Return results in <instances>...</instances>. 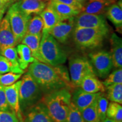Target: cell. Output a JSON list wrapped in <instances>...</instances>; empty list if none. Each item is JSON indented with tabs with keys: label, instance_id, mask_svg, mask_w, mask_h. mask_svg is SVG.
<instances>
[{
	"label": "cell",
	"instance_id": "obj_1",
	"mask_svg": "<svg viewBox=\"0 0 122 122\" xmlns=\"http://www.w3.org/2000/svg\"><path fill=\"white\" fill-rule=\"evenodd\" d=\"M28 68V72L44 94L63 88L71 91L75 88L67 69L63 65L51 66L36 61L30 63Z\"/></svg>",
	"mask_w": 122,
	"mask_h": 122
},
{
	"label": "cell",
	"instance_id": "obj_2",
	"mask_svg": "<svg viewBox=\"0 0 122 122\" xmlns=\"http://www.w3.org/2000/svg\"><path fill=\"white\" fill-rule=\"evenodd\" d=\"M41 101L45 105L54 122H66L71 102V91L67 88L44 94Z\"/></svg>",
	"mask_w": 122,
	"mask_h": 122
},
{
	"label": "cell",
	"instance_id": "obj_3",
	"mask_svg": "<svg viewBox=\"0 0 122 122\" xmlns=\"http://www.w3.org/2000/svg\"><path fill=\"white\" fill-rule=\"evenodd\" d=\"M109 33V28L97 29L75 27L72 32L73 40L82 49H94L102 45Z\"/></svg>",
	"mask_w": 122,
	"mask_h": 122
},
{
	"label": "cell",
	"instance_id": "obj_4",
	"mask_svg": "<svg viewBox=\"0 0 122 122\" xmlns=\"http://www.w3.org/2000/svg\"><path fill=\"white\" fill-rule=\"evenodd\" d=\"M40 53L44 63L51 66L63 65L66 62V53L58 42L49 33L42 34Z\"/></svg>",
	"mask_w": 122,
	"mask_h": 122
},
{
	"label": "cell",
	"instance_id": "obj_5",
	"mask_svg": "<svg viewBox=\"0 0 122 122\" xmlns=\"http://www.w3.org/2000/svg\"><path fill=\"white\" fill-rule=\"evenodd\" d=\"M19 93V105L22 112H25L40 101L43 96L39 85L28 72L21 80Z\"/></svg>",
	"mask_w": 122,
	"mask_h": 122
},
{
	"label": "cell",
	"instance_id": "obj_6",
	"mask_svg": "<svg viewBox=\"0 0 122 122\" xmlns=\"http://www.w3.org/2000/svg\"><path fill=\"white\" fill-rule=\"evenodd\" d=\"M6 16L16 42L19 44L26 34L27 26L31 16L21 11L16 3L10 6Z\"/></svg>",
	"mask_w": 122,
	"mask_h": 122
},
{
	"label": "cell",
	"instance_id": "obj_7",
	"mask_svg": "<svg viewBox=\"0 0 122 122\" xmlns=\"http://www.w3.org/2000/svg\"><path fill=\"white\" fill-rule=\"evenodd\" d=\"M68 65L70 80L74 87H79L82 80L86 75L95 74L90 61L84 57L72 58Z\"/></svg>",
	"mask_w": 122,
	"mask_h": 122
},
{
	"label": "cell",
	"instance_id": "obj_8",
	"mask_svg": "<svg viewBox=\"0 0 122 122\" xmlns=\"http://www.w3.org/2000/svg\"><path fill=\"white\" fill-rule=\"evenodd\" d=\"M88 56L95 74L101 78H106L114 67L110 53L101 50L91 53Z\"/></svg>",
	"mask_w": 122,
	"mask_h": 122
},
{
	"label": "cell",
	"instance_id": "obj_9",
	"mask_svg": "<svg viewBox=\"0 0 122 122\" xmlns=\"http://www.w3.org/2000/svg\"><path fill=\"white\" fill-rule=\"evenodd\" d=\"M75 27L107 29V24L102 15L80 13L74 18Z\"/></svg>",
	"mask_w": 122,
	"mask_h": 122
},
{
	"label": "cell",
	"instance_id": "obj_10",
	"mask_svg": "<svg viewBox=\"0 0 122 122\" xmlns=\"http://www.w3.org/2000/svg\"><path fill=\"white\" fill-rule=\"evenodd\" d=\"M74 18L60 20L49 33L59 43H65L67 41L75 28Z\"/></svg>",
	"mask_w": 122,
	"mask_h": 122
},
{
	"label": "cell",
	"instance_id": "obj_11",
	"mask_svg": "<svg viewBox=\"0 0 122 122\" xmlns=\"http://www.w3.org/2000/svg\"><path fill=\"white\" fill-rule=\"evenodd\" d=\"M21 80L17 81L9 86H4L7 102L10 109L15 112L19 120H23L22 112L19 105V88Z\"/></svg>",
	"mask_w": 122,
	"mask_h": 122
},
{
	"label": "cell",
	"instance_id": "obj_12",
	"mask_svg": "<svg viewBox=\"0 0 122 122\" xmlns=\"http://www.w3.org/2000/svg\"><path fill=\"white\" fill-rule=\"evenodd\" d=\"M101 93V92L90 93L79 87L74 90L72 94H71V102L79 111H81L94 103Z\"/></svg>",
	"mask_w": 122,
	"mask_h": 122
},
{
	"label": "cell",
	"instance_id": "obj_13",
	"mask_svg": "<svg viewBox=\"0 0 122 122\" xmlns=\"http://www.w3.org/2000/svg\"><path fill=\"white\" fill-rule=\"evenodd\" d=\"M25 113V122H54L41 101L27 110Z\"/></svg>",
	"mask_w": 122,
	"mask_h": 122
},
{
	"label": "cell",
	"instance_id": "obj_14",
	"mask_svg": "<svg viewBox=\"0 0 122 122\" xmlns=\"http://www.w3.org/2000/svg\"><path fill=\"white\" fill-rule=\"evenodd\" d=\"M17 45L8 18L6 15L0 22V51L7 47H15Z\"/></svg>",
	"mask_w": 122,
	"mask_h": 122
},
{
	"label": "cell",
	"instance_id": "obj_15",
	"mask_svg": "<svg viewBox=\"0 0 122 122\" xmlns=\"http://www.w3.org/2000/svg\"><path fill=\"white\" fill-rule=\"evenodd\" d=\"M47 4L56 12L61 20L75 17L81 12L80 8L54 0H49Z\"/></svg>",
	"mask_w": 122,
	"mask_h": 122
},
{
	"label": "cell",
	"instance_id": "obj_16",
	"mask_svg": "<svg viewBox=\"0 0 122 122\" xmlns=\"http://www.w3.org/2000/svg\"><path fill=\"white\" fill-rule=\"evenodd\" d=\"M115 0H88L84 5L80 13L102 15Z\"/></svg>",
	"mask_w": 122,
	"mask_h": 122
},
{
	"label": "cell",
	"instance_id": "obj_17",
	"mask_svg": "<svg viewBox=\"0 0 122 122\" xmlns=\"http://www.w3.org/2000/svg\"><path fill=\"white\" fill-rule=\"evenodd\" d=\"M79 87L90 93H103L105 91V87L102 82L97 78L95 74H89L84 77L81 82Z\"/></svg>",
	"mask_w": 122,
	"mask_h": 122
},
{
	"label": "cell",
	"instance_id": "obj_18",
	"mask_svg": "<svg viewBox=\"0 0 122 122\" xmlns=\"http://www.w3.org/2000/svg\"><path fill=\"white\" fill-rule=\"evenodd\" d=\"M18 7L25 14L30 15H39L46 7L48 2L35 0H21L16 2Z\"/></svg>",
	"mask_w": 122,
	"mask_h": 122
},
{
	"label": "cell",
	"instance_id": "obj_19",
	"mask_svg": "<svg viewBox=\"0 0 122 122\" xmlns=\"http://www.w3.org/2000/svg\"><path fill=\"white\" fill-rule=\"evenodd\" d=\"M39 15L41 18L44 23L42 34L49 33L50 30L61 20L56 12L48 4Z\"/></svg>",
	"mask_w": 122,
	"mask_h": 122
},
{
	"label": "cell",
	"instance_id": "obj_20",
	"mask_svg": "<svg viewBox=\"0 0 122 122\" xmlns=\"http://www.w3.org/2000/svg\"><path fill=\"white\" fill-rule=\"evenodd\" d=\"M42 35L26 34L23 38L22 44L27 45L31 51L32 56L37 61L44 63V59L40 53V45Z\"/></svg>",
	"mask_w": 122,
	"mask_h": 122
},
{
	"label": "cell",
	"instance_id": "obj_21",
	"mask_svg": "<svg viewBox=\"0 0 122 122\" xmlns=\"http://www.w3.org/2000/svg\"><path fill=\"white\" fill-rule=\"evenodd\" d=\"M111 55L114 67L117 68L122 67V40L116 33H112L111 36Z\"/></svg>",
	"mask_w": 122,
	"mask_h": 122
},
{
	"label": "cell",
	"instance_id": "obj_22",
	"mask_svg": "<svg viewBox=\"0 0 122 122\" xmlns=\"http://www.w3.org/2000/svg\"><path fill=\"white\" fill-rule=\"evenodd\" d=\"M19 66L23 70H26L30 64L37 61L32 57L30 48L23 44H19L16 46Z\"/></svg>",
	"mask_w": 122,
	"mask_h": 122
},
{
	"label": "cell",
	"instance_id": "obj_23",
	"mask_svg": "<svg viewBox=\"0 0 122 122\" xmlns=\"http://www.w3.org/2000/svg\"><path fill=\"white\" fill-rule=\"evenodd\" d=\"M106 16L117 28L122 26V9L119 5L112 4L107 9Z\"/></svg>",
	"mask_w": 122,
	"mask_h": 122
},
{
	"label": "cell",
	"instance_id": "obj_24",
	"mask_svg": "<svg viewBox=\"0 0 122 122\" xmlns=\"http://www.w3.org/2000/svg\"><path fill=\"white\" fill-rule=\"evenodd\" d=\"M0 55L8 59L15 69L18 71L19 74H24V71L21 69L19 66L18 62V56L15 47H7L3 49L0 51Z\"/></svg>",
	"mask_w": 122,
	"mask_h": 122
},
{
	"label": "cell",
	"instance_id": "obj_25",
	"mask_svg": "<svg viewBox=\"0 0 122 122\" xmlns=\"http://www.w3.org/2000/svg\"><path fill=\"white\" fill-rule=\"evenodd\" d=\"M106 97L111 102L122 103V83L114 84L106 88Z\"/></svg>",
	"mask_w": 122,
	"mask_h": 122
},
{
	"label": "cell",
	"instance_id": "obj_26",
	"mask_svg": "<svg viewBox=\"0 0 122 122\" xmlns=\"http://www.w3.org/2000/svg\"><path fill=\"white\" fill-rule=\"evenodd\" d=\"M43 27V21L41 16L39 15H36L33 17L30 18L29 20L26 33L30 35H42Z\"/></svg>",
	"mask_w": 122,
	"mask_h": 122
},
{
	"label": "cell",
	"instance_id": "obj_27",
	"mask_svg": "<svg viewBox=\"0 0 122 122\" xmlns=\"http://www.w3.org/2000/svg\"><path fill=\"white\" fill-rule=\"evenodd\" d=\"M96 101L81 111L82 118L84 122H101L96 107Z\"/></svg>",
	"mask_w": 122,
	"mask_h": 122
},
{
	"label": "cell",
	"instance_id": "obj_28",
	"mask_svg": "<svg viewBox=\"0 0 122 122\" xmlns=\"http://www.w3.org/2000/svg\"><path fill=\"white\" fill-rule=\"evenodd\" d=\"M106 117L115 120L116 122H122V105L114 102L109 103L106 111Z\"/></svg>",
	"mask_w": 122,
	"mask_h": 122
},
{
	"label": "cell",
	"instance_id": "obj_29",
	"mask_svg": "<svg viewBox=\"0 0 122 122\" xmlns=\"http://www.w3.org/2000/svg\"><path fill=\"white\" fill-rule=\"evenodd\" d=\"M109 105V100L106 96L101 93L96 101V107L101 121L106 118V111Z\"/></svg>",
	"mask_w": 122,
	"mask_h": 122
},
{
	"label": "cell",
	"instance_id": "obj_30",
	"mask_svg": "<svg viewBox=\"0 0 122 122\" xmlns=\"http://www.w3.org/2000/svg\"><path fill=\"white\" fill-rule=\"evenodd\" d=\"M105 88L114 84L122 83V68L114 70L109 74L102 82Z\"/></svg>",
	"mask_w": 122,
	"mask_h": 122
},
{
	"label": "cell",
	"instance_id": "obj_31",
	"mask_svg": "<svg viewBox=\"0 0 122 122\" xmlns=\"http://www.w3.org/2000/svg\"><path fill=\"white\" fill-rule=\"evenodd\" d=\"M22 74H16L14 72H8L6 74L0 75V84L3 86H9L20 78Z\"/></svg>",
	"mask_w": 122,
	"mask_h": 122
},
{
	"label": "cell",
	"instance_id": "obj_32",
	"mask_svg": "<svg viewBox=\"0 0 122 122\" xmlns=\"http://www.w3.org/2000/svg\"><path fill=\"white\" fill-rule=\"evenodd\" d=\"M66 122H84L82 118L81 111L71 102Z\"/></svg>",
	"mask_w": 122,
	"mask_h": 122
},
{
	"label": "cell",
	"instance_id": "obj_33",
	"mask_svg": "<svg viewBox=\"0 0 122 122\" xmlns=\"http://www.w3.org/2000/svg\"><path fill=\"white\" fill-rule=\"evenodd\" d=\"M8 72H14L19 74L11 62L4 56L0 55V75Z\"/></svg>",
	"mask_w": 122,
	"mask_h": 122
},
{
	"label": "cell",
	"instance_id": "obj_34",
	"mask_svg": "<svg viewBox=\"0 0 122 122\" xmlns=\"http://www.w3.org/2000/svg\"><path fill=\"white\" fill-rule=\"evenodd\" d=\"M16 114L13 111L0 110V122H19Z\"/></svg>",
	"mask_w": 122,
	"mask_h": 122
},
{
	"label": "cell",
	"instance_id": "obj_35",
	"mask_svg": "<svg viewBox=\"0 0 122 122\" xmlns=\"http://www.w3.org/2000/svg\"><path fill=\"white\" fill-rule=\"evenodd\" d=\"M0 110L12 111L7 102L4 86L0 84Z\"/></svg>",
	"mask_w": 122,
	"mask_h": 122
},
{
	"label": "cell",
	"instance_id": "obj_36",
	"mask_svg": "<svg viewBox=\"0 0 122 122\" xmlns=\"http://www.w3.org/2000/svg\"><path fill=\"white\" fill-rule=\"evenodd\" d=\"M15 0H0V11L5 14L7 9L11 6Z\"/></svg>",
	"mask_w": 122,
	"mask_h": 122
},
{
	"label": "cell",
	"instance_id": "obj_37",
	"mask_svg": "<svg viewBox=\"0 0 122 122\" xmlns=\"http://www.w3.org/2000/svg\"><path fill=\"white\" fill-rule=\"evenodd\" d=\"M54 1H57V2H59L61 3H63V4L74 6L80 8L81 10L82 7H83L80 4H79L78 2H76L75 0H54Z\"/></svg>",
	"mask_w": 122,
	"mask_h": 122
},
{
	"label": "cell",
	"instance_id": "obj_38",
	"mask_svg": "<svg viewBox=\"0 0 122 122\" xmlns=\"http://www.w3.org/2000/svg\"><path fill=\"white\" fill-rule=\"evenodd\" d=\"M75 1L77 2H78L79 4H80L82 6H83L84 5L86 2H87L88 0H75Z\"/></svg>",
	"mask_w": 122,
	"mask_h": 122
},
{
	"label": "cell",
	"instance_id": "obj_39",
	"mask_svg": "<svg viewBox=\"0 0 122 122\" xmlns=\"http://www.w3.org/2000/svg\"><path fill=\"white\" fill-rule=\"evenodd\" d=\"M101 122H116L115 121V120H114L111 119H110V118H107V117H106V118H105L104 119L101 120Z\"/></svg>",
	"mask_w": 122,
	"mask_h": 122
},
{
	"label": "cell",
	"instance_id": "obj_40",
	"mask_svg": "<svg viewBox=\"0 0 122 122\" xmlns=\"http://www.w3.org/2000/svg\"><path fill=\"white\" fill-rule=\"evenodd\" d=\"M4 14L2 13V12L0 11V22L1 21V20L2 19V17H3V15H4Z\"/></svg>",
	"mask_w": 122,
	"mask_h": 122
},
{
	"label": "cell",
	"instance_id": "obj_41",
	"mask_svg": "<svg viewBox=\"0 0 122 122\" xmlns=\"http://www.w3.org/2000/svg\"><path fill=\"white\" fill-rule=\"evenodd\" d=\"M35 1H44V2H48L49 0H35Z\"/></svg>",
	"mask_w": 122,
	"mask_h": 122
},
{
	"label": "cell",
	"instance_id": "obj_42",
	"mask_svg": "<svg viewBox=\"0 0 122 122\" xmlns=\"http://www.w3.org/2000/svg\"><path fill=\"white\" fill-rule=\"evenodd\" d=\"M19 122H24V121L23 120H19Z\"/></svg>",
	"mask_w": 122,
	"mask_h": 122
}]
</instances>
